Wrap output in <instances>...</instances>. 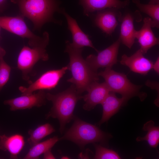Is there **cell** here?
<instances>
[{"label": "cell", "instance_id": "2e32d148", "mask_svg": "<svg viewBox=\"0 0 159 159\" xmlns=\"http://www.w3.org/2000/svg\"><path fill=\"white\" fill-rule=\"evenodd\" d=\"M151 21L150 17L145 18L141 29L138 31L136 30L135 32V38L137 39L140 45V49L144 54L159 43V38L155 37L152 30Z\"/></svg>", "mask_w": 159, "mask_h": 159}, {"label": "cell", "instance_id": "7402d4cb", "mask_svg": "<svg viewBox=\"0 0 159 159\" xmlns=\"http://www.w3.org/2000/svg\"><path fill=\"white\" fill-rule=\"evenodd\" d=\"M55 131L54 127L49 123L39 125L34 130H29L28 134L30 136L27 139L28 142L32 146Z\"/></svg>", "mask_w": 159, "mask_h": 159}, {"label": "cell", "instance_id": "52a82bcc", "mask_svg": "<svg viewBox=\"0 0 159 159\" xmlns=\"http://www.w3.org/2000/svg\"><path fill=\"white\" fill-rule=\"evenodd\" d=\"M47 45H44L31 48L24 46L21 50L17 59V67L22 74L23 80L29 84L30 76L34 75L33 68L39 60L47 61L49 56L46 49Z\"/></svg>", "mask_w": 159, "mask_h": 159}, {"label": "cell", "instance_id": "8fae6325", "mask_svg": "<svg viewBox=\"0 0 159 159\" xmlns=\"http://www.w3.org/2000/svg\"><path fill=\"white\" fill-rule=\"evenodd\" d=\"M118 9H106L97 11L95 16V24L107 35H111L115 31L118 25V21H121V14Z\"/></svg>", "mask_w": 159, "mask_h": 159}, {"label": "cell", "instance_id": "7c38bea8", "mask_svg": "<svg viewBox=\"0 0 159 159\" xmlns=\"http://www.w3.org/2000/svg\"><path fill=\"white\" fill-rule=\"evenodd\" d=\"M87 91V93L83 96L85 103L83 108L87 111L93 109L98 104H101L110 90L105 82L100 83L98 82L92 83Z\"/></svg>", "mask_w": 159, "mask_h": 159}, {"label": "cell", "instance_id": "5b68a950", "mask_svg": "<svg viewBox=\"0 0 159 159\" xmlns=\"http://www.w3.org/2000/svg\"><path fill=\"white\" fill-rule=\"evenodd\" d=\"M98 74L104 79L110 92L120 94L127 101L133 97H138L143 101L147 97L146 93L140 91L142 85L133 84L124 73L109 68L98 72Z\"/></svg>", "mask_w": 159, "mask_h": 159}, {"label": "cell", "instance_id": "f1b7e54d", "mask_svg": "<svg viewBox=\"0 0 159 159\" xmlns=\"http://www.w3.org/2000/svg\"><path fill=\"white\" fill-rule=\"evenodd\" d=\"M6 0H0V12L4 9L6 4Z\"/></svg>", "mask_w": 159, "mask_h": 159}, {"label": "cell", "instance_id": "7a4b0ae2", "mask_svg": "<svg viewBox=\"0 0 159 159\" xmlns=\"http://www.w3.org/2000/svg\"><path fill=\"white\" fill-rule=\"evenodd\" d=\"M81 94L73 84L57 94L46 93V99L52 102V106L46 118L51 117L58 120L61 133L64 131L67 124L73 119V112L76 105L79 100L82 99Z\"/></svg>", "mask_w": 159, "mask_h": 159}, {"label": "cell", "instance_id": "3957f363", "mask_svg": "<svg viewBox=\"0 0 159 159\" xmlns=\"http://www.w3.org/2000/svg\"><path fill=\"white\" fill-rule=\"evenodd\" d=\"M18 5L21 16L30 19L33 23L34 29H40L45 23L53 22L62 23L53 18L54 14L60 13L59 3L57 0H11Z\"/></svg>", "mask_w": 159, "mask_h": 159}, {"label": "cell", "instance_id": "30bf717a", "mask_svg": "<svg viewBox=\"0 0 159 159\" xmlns=\"http://www.w3.org/2000/svg\"><path fill=\"white\" fill-rule=\"evenodd\" d=\"M46 93L44 90L37 92L9 99L4 101L5 105L10 106L11 111L30 109L34 107H39L45 105L47 100Z\"/></svg>", "mask_w": 159, "mask_h": 159}, {"label": "cell", "instance_id": "cb8c5ba5", "mask_svg": "<svg viewBox=\"0 0 159 159\" xmlns=\"http://www.w3.org/2000/svg\"><path fill=\"white\" fill-rule=\"evenodd\" d=\"M6 51L0 47V91L9 80L11 68L5 61Z\"/></svg>", "mask_w": 159, "mask_h": 159}, {"label": "cell", "instance_id": "f546056e", "mask_svg": "<svg viewBox=\"0 0 159 159\" xmlns=\"http://www.w3.org/2000/svg\"><path fill=\"white\" fill-rule=\"evenodd\" d=\"M148 4H159V0H150Z\"/></svg>", "mask_w": 159, "mask_h": 159}, {"label": "cell", "instance_id": "ba28073f", "mask_svg": "<svg viewBox=\"0 0 159 159\" xmlns=\"http://www.w3.org/2000/svg\"><path fill=\"white\" fill-rule=\"evenodd\" d=\"M67 70V65L59 69L47 71L35 81L32 82L27 87H19L21 95H29L38 90H50L54 88Z\"/></svg>", "mask_w": 159, "mask_h": 159}, {"label": "cell", "instance_id": "6da1fadb", "mask_svg": "<svg viewBox=\"0 0 159 159\" xmlns=\"http://www.w3.org/2000/svg\"><path fill=\"white\" fill-rule=\"evenodd\" d=\"M83 48L74 47L69 41H66L64 52L69 55V62L67 66L72 75L67 81L74 84L81 94L87 91L92 83L99 80L97 71L91 68L83 58Z\"/></svg>", "mask_w": 159, "mask_h": 159}, {"label": "cell", "instance_id": "ac0fdd59", "mask_svg": "<svg viewBox=\"0 0 159 159\" xmlns=\"http://www.w3.org/2000/svg\"><path fill=\"white\" fill-rule=\"evenodd\" d=\"M25 143L23 136L20 134L10 136L5 134L0 135V150L8 152L11 158H18V155L23 149Z\"/></svg>", "mask_w": 159, "mask_h": 159}, {"label": "cell", "instance_id": "e0dca14e", "mask_svg": "<svg viewBox=\"0 0 159 159\" xmlns=\"http://www.w3.org/2000/svg\"><path fill=\"white\" fill-rule=\"evenodd\" d=\"M127 101L122 97H118L115 92H110L101 103L103 108L102 114L98 125H100L108 121Z\"/></svg>", "mask_w": 159, "mask_h": 159}, {"label": "cell", "instance_id": "44dd1931", "mask_svg": "<svg viewBox=\"0 0 159 159\" xmlns=\"http://www.w3.org/2000/svg\"><path fill=\"white\" fill-rule=\"evenodd\" d=\"M143 130L147 131L146 135L143 137H138L137 142L147 141L149 145L153 148H156L159 143V127L155 125V123L150 120L144 124Z\"/></svg>", "mask_w": 159, "mask_h": 159}, {"label": "cell", "instance_id": "4dcf8cb0", "mask_svg": "<svg viewBox=\"0 0 159 159\" xmlns=\"http://www.w3.org/2000/svg\"><path fill=\"white\" fill-rule=\"evenodd\" d=\"M69 158L67 156H64L62 158V159H69Z\"/></svg>", "mask_w": 159, "mask_h": 159}, {"label": "cell", "instance_id": "9a60e30c", "mask_svg": "<svg viewBox=\"0 0 159 159\" xmlns=\"http://www.w3.org/2000/svg\"><path fill=\"white\" fill-rule=\"evenodd\" d=\"M60 13L65 17L67 23L68 28L71 32L72 37V45L78 48H83L88 47L94 49L97 52L98 50L94 47L88 35L80 28L75 19L71 17L64 9H61Z\"/></svg>", "mask_w": 159, "mask_h": 159}, {"label": "cell", "instance_id": "484cf974", "mask_svg": "<svg viewBox=\"0 0 159 159\" xmlns=\"http://www.w3.org/2000/svg\"><path fill=\"white\" fill-rule=\"evenodd\" d=\"M145 84L152 89L155 90L159 95V84L158 82L148 80L146 82Z\"/></svg>", "mask_w": 159, "mask_h": 159}, {"label": "cell", "instance_id": "d6986e66", "mask_svg": "<svg viewBox=\"0 0 159 159\" xmlns=\"http://www.w3.org/2000/svg\"><path fill=\"white\" fill-rule=\"evenodd\" d=\"M119 37L123 44L131 49L134 44L135 38V32L134 25V19L129 13L125 14L122 18Z\"/></svg>", "mask_w": 159, "mask_h": 159}, {"label": "cell", "instance_id": "4316f807", "mask_svg": "<svg viewBox=\"0 0 159 159\" xmlns=\"http://www.w3.org/2000/svg\"><path fill=\"white\" fill-rule=\"evenodd\" d=\"M51 150H49L45 153L44 154L43 158L45 159H55L52 153Z\"/></svg>", "mask_w": 159, "mask_h": 159}, {"label": "cell", "instance_id": "83f0119b", "mask_svg": "<svg viewBox=\"0 0 159 159\" xmlns=\"http://www.w3.org/2000/svg\"><path fill=\"white\" fill-rule=\"evenodd\" d=\"M152 69L158 74L159 73V58L158 57L156 61L153 63Z\"/></svg>", "mask_w": 159, "mask_h": 159}, {"label": "cell", "instance_id": "ffe728a7", "mask_svg": "<svg viewBox=\"0 0 159 159\" xmlns=\"http://www.w3.org/2000/svg\"><path fill=\"white\" fill-rule=\"evenodd\" d=\"M59 141L57 136H54L44 141L39 142L32 146L29 152L24 158L25 159H37L42 154L51 149L56 143Z\"/></svg>", "mask_w": 159, "mask_h": 159}, {"label": "cell", "instance_id": "d4e9b609", "mask_svg": "<svg viewBox=\"0 0 159 159\" xmlns=\"http://www.w3.org/2000/svg\"><path fill=\"white\" fill-rule=\"evenodd\" d=\"M95 154L94 157L95 159H119L121 158L116 152L107 148L101 145L94 143Z\"/></svg>", "mask_w": 159, "mask_h": 159}, {"label": "cell", "instance_id": "1f68e13d", "mask_svg": "<svg viewBox=\"0 0 159 159\" xmlns=\"http://www.w3.org/2000/svg\"></svg>", "mask_w": 159, "mask_h": 159}, {"label": "cell", "instance_id": "4fadbf2b", "mask_svg": "<svg viewBox=\"0 0 159 159\" xmlns=\"http://www.w3.org/2000/svg\"><path fill=\"white\" fill-rule=\"evenodd\" d=\"M143 55L139 49L131 56L123 54L120 62L122 65L127 67L132 71L146 75L152 69L153 63Z\"/></svg>", "mask_w": 159, "mask_h": 159}, {"label": "cell", "instance_id": "5bb4252c", "mask_svg": "<svg viewBox=\"0 0 159 159\" xmlns=\"http://www.w3.org/2000/svg\"><path fill=\"white\" fill-rule=\"evenodd\" d=\"M130 0H79L83 8V13L89 16L91 13L108 8L120 9L128 6Z\"/></svg>", "mask_w": 159, "mask_h": 159}, {"label": "cell", "instance_id": "9c48e42d", "mask_svg": "<svg viewBox=\"0 0 159 159\" xmlns=\"http://www.w3.org/2000/svg\"><path fill=\"white\" fill-rule=\"evenodd\" d=\"M121 42L119 38L110 46L104 49L97 52V55L91 54L85 60L90 67L97 71L100 68H112L118 61L117 58Z\"/></svg>", "mask_w": 159, "mask_h": 159}, {"label": "cell", "instance_id": "603a6c76", "mask_svg": "<svg viewBox=\"0 0 159 159\" xmlns=\"http://www.w3.org/2000/svg\"><path fill=\"white\" fill-rule=\"evenodd\" d=\"M139 10L148 15L151 19L152 27L158 29L159 27V4H145L141 3L140 0H132Z\"/></svg>", "mask_w": 159, "mask_h": 159}, {"label": "cell", "instance_id": "277c9868", "mask_svg": "<svg viewBox=\"0 0 159 159\" xmlns=\"http://www.w3.org/2000/svg\"><path fill=\"white\" fill-rule=\"evenodd\" d=\"M74 122L59 140H68L77 144L83 149L87 144L99 143L106 144L112 137L96 126L74 117Z\"/></svg>", "mask_w": 159, "mask_h": 159}, {"label": "cell", "instance_id": "8992f818", "mask_svg": "<svg viewBox=\"0 0 159 159\" xmlns=\"http://www.w3.org/2000/svg\"><path fill=\"white\" fill-rule=\"evenodd\" d=\"M22 16H0V26L6 30L22 38L28 39L32 47L46 45L49 42V35L47 32L40 37L34 34L28 28Z\"/></svg>", "mask_w": 159, "mask_h": 159}]
</instances>
